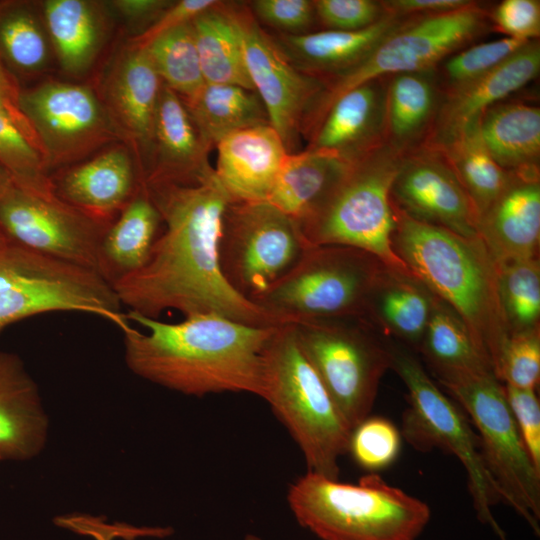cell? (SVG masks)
Here are the masks:
<instances>
[{"mask_svg": "<svg viewBox=\"0 0 540 540\" xmlns=\"http://www.w3.org/2000/svg\"><path fill=\"white\" fill-rule=\"evenodd\" d=\"M492 19L507 37L533 40L540 33V2L504 0L494 9Z\"/></svg>", "mask_w": 540, "mask_h": 540, "instance_id": "7dc6e473", "label": "cell"}, {"mask_svg": "<svg viewBox=\"0 0 540 540\" xmlns=\"http://www.w3.org/2000/svg\"><path fill=\"white\" fill-rule=\"evenodd\" d=\"M353 161L318 148L287 154L267 200L300 225L320 207Z\"/></svg>", "mask_w": 540, "mask_h": 540, "instance_id": "4316f807", "label": "cell"}, {"mask_svg": "<svg viewBox=\"0 0 540 540\" xmlns=\"http://www.w3.org/2000/svg\"><path fill=\"white\" fill-rule=\"evenodd\" d=\"M401 156L380 145L355 159L320 207L300 223L309 247L343 245L366 251L389 270L412 276L392 247L391 190Z\"/></svg>", "mask_w": 540, "mask_h": 540, "instance_id": "8992f818", "label": "cell"}, {"mask_svg": "<svg viewBox=\"0 0 540 540\" xmlns=\"http://www.w3.org/2000/svg\"><path fill=\"white\" fill-rule=\"evenodd\" d=\"M191 24L205 83L254 90L235 10L224 8L220 2L196 16Z\"/></svg>", "mask_w": 540, "mask_h": 540, "instance_id": "f546056e", "label": "cell"}, {"mask_svg": "<svg viewBox=\"0 0 540 540\" xmlns=\"http://www.w3.org/2000/svg\"><path fill=\"white\" fill-rule=\"evenodd\" d=\"M437 380L475 426L485 465L501 501L512 507L538 534L540 470L526 450L503 384L493 372L460 373Z\"/></svg>", "mask_w": 540, "mask_h": 540, "instance_id": "30bf717a", "label": "cell"}, {"mask_svg": "<svg viewBox=\"0 0 540 540\" xmlns=\"http://www.w3.org/2000/svg\"><path fill=\"white\" fill-rule=\"evenodd\" d=\"M485 13L472 2L460 9L412 16L386 37L362 62L325 87L312 121H320L342 94L387 75L429 71L485 28Z\"/></svg>", "mask_w": 540, "mask_h": 540, "instance_id": "4fadbf2b", "label": "cell"}, {"mask_svg": "<svg viewBox=\"0 0 540 540\" xmlns=\"http://www.w3.org/2000/svg\"><path fill=\"white\" fill-rule=\"evenodd\" d=\"M479 119L466 126L443 147L447 161L475 208L478 220L503 192L512 174L501 168L488 152L480 134Z\"/></svg>", "mask_w": 540, "mask_h": 540, "instance_id": "d590c367", "label": "cell"}, {"mask_svg": "<svg viewBox=\"0 0 540 540\" xmlns=\"http://www.w3.org/2000/svg\"><path fill=\"white\" fill-rule=\"evenodd\" d=\"M529 41L504 37L471 46L446 61L445 77L452 90L459 88L500 66Z\"/></svg>", "mask_w": 540, "mask_h": 540, "instance_id": "b9f144b4", "label": "cell"}, {"mask_svg": "<svg viewBox=\"0 0 540 540\" xmlns=\"http://www.w3.org/2000/svg\"><path fill=\"white\" fill-rule=\"evenodd\" d=\"M250 3L261 21L287 34H300L310 26L316 14L314 2L308 0H255Z\"/></svg>", "mask_w": 540, "mask_h": 540, "instance_id": "bcb514c9", "label": "cell"}, {"mask_svg": "<svg viewBox=\"0 0 540 540\" xmlns=\"http://www.w3.org/2000/svg\"><path fill=\"white\" fill-rule=\"evenodd\" d=\"M437 104L432 71L393 75L385 89L384 135L394 150L414 143L429 125Z\"/></svg>", "mask_w": 540, "mask_h": 540, "instance_id": "e575fe53", "label": "cell"}, {"mask_svg": "<svg viewBox=\"0 0 540 540\" xmlns=\"http://www.w3.org/2000/svg\"><path fill=\"white\" fill-rule=\"evenodd\" d=\"M162 218L142 184L107 229L101 246V275L113 285L147 262Z\"/></svg>", "mask_w": 540, "mask_h": 540, "instance_id": "83f0119b", "label": "cell"}, {"mask_svg": "<svg viewBox=\"0 0 540 540\" xmlns=\"http://www.w3.org/2000/svg\"><path fill=\"white\" fill-rule=\"evenodd\" d=\"M168 0H116L109 5L132 24H153L172 5Z\"/></svg>", "mask_w": 540, "mask_h": 540, "instance_id": "816d5d0a", "label": "cell"}, {"mask_svg": "<svg viewBox=\"0 0 540 540\" xmlns=\"http://www.w3.org/2000/svg\"><path fill=\"white\" fill-rule=\"evenodd\" d=\"M517 429L534 465L540 470V403L536 389L503 384Z\"/></svg>", "mask_w": 540, "mask_h": 540, "instance_id": "f6af8a7d", "label": "cell"}, {"mask_svg": "<svg viewBox=\"0 0 540 540\" xmlns=\"http://www.w3.org/2000/svg\"><path fill=\"white\" fill-rule=\"evenodd\" d=\"M143 187L165 230L146 264L112 285L128 311L158 318L172 309L184 317L212 313L253 326L285 324L238 294L221 273L218 242L232 199L214 169L191 183Z\"/></svg>", "mask_w": 540, "mask_h": 540, "instance_id": "6da1fadb", "label": "cell"}, {"mask_svg": "<svg viewBox=\"0 0 540 540\" xmlns=\"http://www.w3.org/2000/svg\"><path fill=\"white\" fill-rule=\"evenodd\" d=\"M57 195L83 212L113 222L141 185L127 146L116 143L52 179Z\"/></svg>", "mask_w": 540, "mask_h": 540, "instance_id": "d6986e66", "label": "cell"}, {"mask_svg": "<svg viewBox=\"0 0 540 540\" xmlns=\"http://www.w3.org/2000/svg\"><path fill=\"white\" fill-rule=\"evenodd\" d=\"M124 359L137 376L186 395L250 393L261 397L263 352L280 326H253L206 313L167 323L127 311Z\"/></svg>", "mask_w": 540, "mask_h": 540, "instance_id": "7a4b0ae2", "label": "cell"}, {"mask_svg": "<svg viewBox=\"0 0 540 540\" xmlns=\"http://www.w3.org/2000/svg\"><path fill=\"white\" fill-rule=\"evenodd\" d=\"M418 350L437 379L460 373L493 372L463 320L434 294Z\"/></svg>", "mask_w": 540, "mask_h": 540, "instance_id": "d6a6232c", "label": "cell"}, {"mask_svg": "<svg viewBox=\"0 0 540 540\" xmlns=\"http://www.w3.org/2000/svg\"><path fill=\"white\" fill-rule=\"evenodd\" d=\"M215 174L232 201L267 200L287 149L270 125L232 132L217 143Z\"/></svg>", "mask_w": 540, "mask_h": 540, "instance_id": "ffe728a7", "label": "cell"}, {"mask_svg": "<svg viewBox=\"0 0 540 540\" xmlns=\"http://www.w3.org/2000/svg\"><path fill=\"white\" fill-rule=\"evenodd\" d=\"M387 13L400 16L441 14L460 9L471 1L466 0H387L381 2Z\"/></svg>", "mask_w": 540, "mask_h": 540, "instance_id": "681fc988", "label": "cell"}, {"mask_svg": "<svg viewBox=\"0 0 540 540\" xmlns=\"http://www.w3.org/2000/svg\"><path fill=\"white\" fill-rule=\"evenodd\" d=\"M431 305L432 293L419 280L388 269L371 294L364 320L418 349Z\"/></svg>", "mask_w": 540, "mask_h": 540, "instance_id": "4dcf8cb0", "label": "cell"}, {"mask_svg": "<svg viewBox=\"0 0 540 540\" xmlns=\"http://www.w3.org/2000/svg\"><path fill=\"white\" fill-rule=\"evenodd\" d=\"M182 101L208 147L232 132L270 124L257 92L238 85L205 83Z\"/></svg>", "mask_w": 540, "mask_h": 540, "instance_id": "1f68e13d", "label": "cell"}, {"mask_svg": "<svg viewBox=\"0 0 540 540\" xmlns=\"http://www.w3.org/2000/svg\"><path fill=\"white\" fill-rule=\"evenodd\" d=\"M235 14L251 83L270 125L291 154L326 86L314 75L299 69L248 13L235 10Z\"/></svg>", "mask_w": 540, "mask_h": 540, "instance_id": "2e32d148", "label": "cell"}, {"mask_svg": "<svg viewBox=\"0 0 540 540\" xmlns=\"http://www.w3.org/2000/svg\"><path fill=\"white\" fill-rule=\"evenodd\" d=\"M44 16L63 69L74 74L86 70L103 35L97 6L85 0H48L44 2Z\"/></svg>", "mask_w": 540, "mask_h": 540, "instance_id": "836d02e7", "label": "cell"}, {"mask_svg": "<svg viewBox=\"0 0 540 540\" xmlns=\"http://www.w3.org/2000/svg\"><path fill=\"white\" fill-rule=\"evenodd\" d=\"M7 242L6 238L3 236V234L0 232V244Z\"/></svg>", "mask_w": 540, "mask_h": 540, "instance_id": "11a10c76", "label": "cell"}, {"mask_svg": "<svg viewBox=\"0 0 540 540\" xmlns=\"http://www.w3.org/2000/svg\"><path fill=\"white\" fill-rule=\"evenodd\" d=\"M386 270L377 257L361 249L313 246L253 303L281 323L364 319L371 294Z\"/></svg>", "mask_w": 540, "mask_h": 540, "instance_id": "52a82bcc", "label": "cell"}, {"mask_svg": "<svg viewBox=\"0 0 540 540\" xmlns=\"http://www.w3.org/2000/svg\"><path fill=\"white\" fill-rule=\"evenodd\" d=\"M401 441V432L391 421L368 416L352 429L347 453L359 467L375 473L394 463Z\"/></svg>", "mask_w": 540, "mask_h": 540, "instance_id": "60d3db41", "label": "cell"}, {"mask_svg": "<svg viewBox=\"0 0 540 540\" xmlns=\"http://www.w3.org/2000/svg\"><path fill=\"white\" fill-rule=\"evenodd\" d=\"M161 86L146 50L130 44L107 80L104 104L126 141L142 153H151Z\"/></svg>", "mask_w": 540, "mask_h": 540, "instance_id": "44dd1931", "label": "cell"}, {"mask_svg": "<svg viewBox=\"0 0 540 540\" xmlns=\"http://www.w3.org/2000/svg\"><path fill=\"white\" fill-rule=\"evenodd\" d=\"M0 49L8 61L25 72H35L47 62L48 46L37 19L15 9L0 19Z\"/></svg>", "mask_w": 540, "mask_h": 540, "instance_id": "ab89813d", "label": "cell"}, {"mask_svg": "<svg viewBox=\"0 0 540 540\" xmlns=\"http://www.w3.org/2000/svg\"><path fill=\"white\" fill-rule=\"evenodd\" d=\"M493 373L502 384L536 389L540 378L539 329L510 335L500 350Z\"/></svg>", "mask_w": 540, "mask_h": 540, "instance_id": "7bdbcfd3", "label": "cell"}, {"mask_svg": "<svg viewBox=\"0 0 540 540\" xmlns=\"http://www.w3.org/2000/svg\"><path fill=\"white\" fill-rule=\"evenodd\" d=\"M191 22L170 29L141 47L163 84L182 99L194 95L205 84Z\"/></svg>", "mask_w": 540, "mask_h": 540, "instance_id": "8d00e7d4", "label": "cell"}, {"mask_svg": "<svg viewBox=\"0 0 540 540\" xmlns=\"http://www.w3.org/2000/svg\"><path fill=\"white\" fill-rule=\"evenodd\" d=\"M203 142L182 99L162 82L153 129V162L142 184H187L211 167Z\"/></svg>", "mask_w": 540, "mask_h": 540, "instance_id": "603a6c76", "label": "cell"}, {"mask_svg": "<svg viewBox=\"0 0 540 540\" xmlns=\"http://www.w3.org/2000/svg\"><path fill=\"white\" fill-rule=\"evenodd\" d=\"M113 286L98 273L11 243L0 244V332L49 312H80L124 330L131 323Z\"/></svg>", "mask_w": 540, "mask_h": 540, "instance_id": "ba28073f", "label": "cell"}, {"mask_svg": "<svg viewBox=\"0 0 540 540\" xmlns=\"http://www.w3.org/2000/svg\"><path fill=\"white\" fill-rule=\"evenodd\" d=\"M391 368L407 389L401 435L414 449L426 452L438 448L462 463L468 489L480 521L490 525L505 540L491 508L501 501L498 489L485 465L480 439L461 406L444 394L408 351L389 346Z\"/></svg>", "mask_w": 540, "mask_h": 540, "instance_id": "9c48e42d", "label": "cell"}, {"mask_svg": "<svg viewBox=\"0 0 540 540\" xmlns=\"http://www.w3.org/2000/svg\"><path fill=\"white\" fill-rule=\"evenodd\" d=\"M291 324L300 350L352 431L370 415L380 380L391 368L389 346L376 338L364 319Z\"/></svg>", "mask_w": 540, "mask_h": 540, "instance_id": "8fae6325", "label": "cell"}, {"mask_svg": "<svg viewBox=\"0 0 540 540\" xmlns=\"http://www.w3.org/2000/svg\"><path fill=\"white\" fill-rule=\"evenodd\" d=\"M540 70V47L531 40L484 76L453 89L437 116L433 143L443 148L490 107L532 81Z\"/></svg>", "mask_w": 540, "mask_h": 540, "instance_id": "7402d4cb", "label": "cell"}, {"mask_svg": "<svg viewBox=\"0 0 540 540\" xmlns=\"http://www.w3.org/2000/svg\"><path fill=\"white\" fill-rule=\"evenodd\" d=\"M411 17L386 13L376 23L360 30L284 34L278 45L302 71L338 76L362 62Z\"/></svg>", "mask_w": 540, "mask_h": 540, "instance_id": "d4e9b609", "label": "cell"}, {"mask_svg": "<svg viewBox=\"0 0 540 540\" xmlns=\"http://www.w3.org/2000/svg\"><path fill=\"white\" fill-rule=\"evenodd\" d=\"M261 398L297 443L308 471L338 480L351 429L300 350L291 323L276 327L264 349Z\"/></svg>", "mask_w": 540, "mask_h": 540, "instance_id": "5b68a950", "label": "cell"}, {"mask_svg": "<svg viewBox=\"0 0 540 540\" xmlns=\"http://www.w3.org/2000/svg\"><path fill=\"white\" fill-rule=\"evenodd\" d=\"M112 222L60 198L54 187L15 182L0 199V232L7 241L101 275V246Z\"/></svg>", "mask_w": 540, "mask_h": 540, "instance_id": "5bb4252c", "label": "cell"}, {"mask_svg": "<svg viewBox=\"0 0 540 540\" xmlns=\"http://www.w3.org/2000/svg\"><path fill=\"white\" fill-rule=\"evenodd\" d=\"M482 140L495 162L507 172L538 170L540 109L520 102L497 103L479 119Z\"/></svg>", "mask_w": 540, "mask_h": 540, "instance_id": "f1b7e54d", "label": "cell"}, {"mask_svg": "<svg viewBox=\"0 0 540 540\" xmlns=\"http://www.w3.org/2000/svg\"><path fill=\"white\" fill-rule=\"evenodd\" d=\"M309 248L299 223L268 200L231 201L218 242L226 282L254 301L288 274Z\"/></svg>", "mask_w": 540, "mask_h": 540, "instance_id": "7c38bea8", "label": "cell"}, {"mask_svg": "<svg viewBox=\"0 0 540 540\" xmlns=\"http://www.w3.org/2000/svg\"><path fill=\"white\" fill-rule=\"evenodd\" d=\"M14 179L12 175L0 164V199L13 185Z\"/></svg>", "mask_w": 540, "mask_h": 540, "instance_id": "db71d44e", "label": "cell"}, {"mask_svg": "<svg viewBox=\"0 0 540 540\" xmlns=\"http://www.w3.org/2000/svg\"><path fill=\"white\" fill-rule=\"evenodd\" d=\"M392 247L413 277L463 320L492 370L509 332L497 264L479 236L465 237L416 220L393 204Z\"/></svg>", "mask_w": 540, "mask_h": 540, "instance_id": "3957f363", "label": "cell"}, {"mask_svg": "<svg viewBox=\"0 0 540 540\" xmlns=\"http://www.w3.org/2000/svg\"><path fill=\"white\" fill-rule=\"evenodd\" d=\"M58 525L73 530L82 535L93 537L95 540H112L120 527L105 524L101 519L87 515H67L57 519Z\"/></svg>", "mask_w": 540, "mask_h": 540, "instance_id": "f5cc1de1", "label": "cell"}, {"mask_svg": "<svg viewBox=\"0 0 540 540\" xmlns=\"http://www.w3.org/2000/svg\"><path fill=\"white\" fill-rule=\"evenodd\" d=\"M316 15L331 30L364 29L380 20L387 12L381 2L372 0L313 1Z\"/></svg>", "mask_w": 540, "mask_h": 540, "instance_id": "ee69618b", "label": "cell"}, {"mask_svg": "<svg viewBox=\"0 0 540 540\" xmlns=\"http://www.w3.org/2000/svg\"><path fill=\"white\" fill-rule=\"evenodd\" d=\"M0 164L24 187H54L40 148L6 115L0 112Z\"/></svg>", "mask_w": 540, "mask_h": 540, "instance_id": "f35d334b", "label": "cell"}, {"mask_svg": "<svg viewBox=\"0 0 540 540\" xmlns=\"http://www.w3.org/2000/svg\"><path fill=\"white\" fill-rule=\"evenodd\" d=\"M393 204L408 216L465 237L478 236V216L461 182L440 152L401 157L391 190Z\"/></svg>", "mask_w": 540, "mask_h": 540, "instance_id": "e0dca14e", "label": "cell"}, {"mask_svg": "<svg viewBox=\"0 0 540 540\" xmlns=\"http://www.w3.org/2000/svg\"><path fill=\"white\" fill-rule=\"evenodd\" d=\"M287 500L298 523L322 540H415L431 516L425 502L376 473L351 484L307 471Z\"/></svg>", "mask_w": 540, "mask_h": 540, "instance_id": "277c9868", "label": "cell"}, {"mask_svg": "<svg viewBox=\"0 0 540 540\" xmlns=\"http://www.w3.org/2000/svg\"><path fill=\"white\" fill-rule=\"evenodd\" d=\"M216 0H181L173 2L158 18L139 36L131 40L132 46L145 47L160 34L191 22L196 16L219 4Z\"/></svg>", "mask_w": 540, "mask_h": 540, "instance_id": "c3c4849f", "label": "cell"}, {"mask_svg": "<svg viewBox=\"0 0 540 540\" xmlns=\"http://www.w3.org/2000/svg\"><path fill=\"white\" fill-rule=\"evenodd\" d=\"M478 236L496 263L537 258L540 240L539 170L511 174L478 220Z\"/></svg>", "mask_w": 540, "mask_h": 540, "instance_id": "ac0fdd59", "label": "cell"}, {"mask_svg": "<svg viewBox=\"0 0 540 540\" xmlns=\"http://www.w3.org/2000/svg\"><path fill=\"white\" fill-rule=\"evenodd\" d=\"M19 97L20 91L0 64V112L10 118L41 150L34 130L21 111Z\"/></svg>", "mask_w": 540, "mask_h": 540, "instance_id": "f907efd6", "label": "cell"}, {"mask_svg": "<svg viewBox=\"0 0 540 540\" xmlns=\"http://www.w3.org/2000/svg\"><path fill=\"white\" fill-rule=\"evenodd\" d=\"M19 104L36 134L48 170L126 141L105 104L87 86L45 82L20 92Z\"/></svg>", "mask_w": 540, "mask_h": 540, "instance_id": "9a60e30c", "label": "cell"}, {"mask_svg": "<svg viewBox=\"0 0 540 540\" xmlns=\"http://www.w3.org/2000/svg\"><path fill=\"white\" fill-rule=\"evenodd\" d=\"M47 433L36 383L17 356L0 352V461L37 456Z\"/></svg>", "mask_w": 540, "mask_h": 540, "instance_id": "cb8c5ba5", "label": "cell"}, {"mask_svg": "<svg viewBox=\"0 0 540 540\" xmlns=\"http://www.w3.org/2000/svg\"><path fill=\"white\" fill-rule=\"evenodd\" d=\"M385 90L373 80L339 96L321 119L311 148L355 160L380 146L384 135Z\"/></svg>", "mask_w": 540, "mask_h": 540, "instance_id": "484cf974", "label": "cell"}, {"mask_svg": "<svg viewBox=\"0 0 540 540\" xmlns=\"http://www.w3.org/2000/svg\"><path fill=\"white\" fill-rule=\"evenodd\" d=\"M498 293L509 335L539 329L540 266L538 258L496 263Z\"/></svg>", "mask_w": 540, "mask_h": 540, "instance_id": "74e56055", "label": "cell"}]
</instances>
